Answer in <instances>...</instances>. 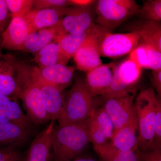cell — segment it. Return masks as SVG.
<instances>
[{
    "mask_svg": "<svg viewBox=\"0 0 161 161\" xmlns=\"http://www.w3.org/2000/svg\"><path fill=\"white\" fill-rule=\"evenodd\" d=\"M31 131L17 124L0 122V150L23 146L29 139Z\"/></svg>",
    "mask_w": 161,
    "mask_h": 161,
    "instance_id": "obj_19",
    "label": "cell"
},
{
    "mask_svg": "<svg viewBox=\"0 0 161 161\" xmlns=\"http://www.w3.org/2000/svg\"><path fill=\"white\" fill-rule=\"evenodd\" d=\"M140 36L138 32L112 33L105 32L98 39L101 56L116 58L130 54L138 46Z\"/></svg>",
    "mask_w": 161,
    "mask_h": 161,
    "instance_id": "obj_7",
    "label": "cell"
},
{
    "mask_svg": "<svg viewBox=\"0 0 161 161\" xmlns=\"http://www.w3.org/2000/svg\"><path fill=\"white\" fill-rule=\"evenodd\" d=\"M144 19L160 22L161 0H148L139 9L137 14Z\"/></svg>",
    "mask_w": 161,
    "mask_h": 161,
    "instance_id": "obj_27",
    "label": "cell"
},
{
    "mask_svg": "<svg viewBox=\"0 0 161 161\" xmlns=\"http://www.w3.org/2000/svg\"><path fill=\"white\" fill-rule=\"evenodd\" d=\"M0 161H23L17 148L7 147L0 150Z\"/></svg>",
    "mask_w": 161,
    "mask_h": 161,
    "instance_id": "obj_34",
    "label": "cell"
},
{
    "mask_svg": "<svg viewBox=\"0 0 161 161\" xmlns=\"http://www.w3.org/2000/svg\"><path fill=\"white\" fill-rule=\"evenodd\" d=\"M11 18H23L32 9L34 0H5Z\"/></svg>",
    "mask_w": 161,
    "mask_h": 161,
    "instance_id": "obj_28",
    "label": "cell"
},
{
    "mask_svg": "<svg viewBox=\"0 0 161 161\" xmlns=\"http://www.w3.org/2000/svg\"><path fill=\"white\" fill-rule=\"evenodd\" d=\"M69 5H71L69 0H34L33 7L34 9H42L63 8Z\"/></svg>",
    "mask_w": 161,
    "mask_h": 161,
    "instance_id": "obj_33",
    "label": "cell"
},
{
    "mask_svg": "<svg viewBox=\"0 0 161 161\" xmlns=\"http://www.w3.org/2000/svg\"><path fill=\"white\" fill-rule=\"evenodd\" d=\"M139 161H161V150L140 151Z\"/></svg>",
    "mask_w": 161,
    "mask_h": 161,
    "instance_id": "obj_36",
    "label": "cell"
},
{
    "mask_svg": "<svg viewBox=\"0 0 161 161\" xmlns=\"http://www.w3.org/2000/svg\"><path fill=\"white\" fill-rule=\"evenodd\" d=\"M0 122L12 123L31 131L32 125L17 102L0 94Z\"/></svg>",
    "mask_w": 161,
    "mask_h": 161,
    "instance_id": "obj_20",
    "label": "cell"
},
{
    "mask_svg": "<svg viewBox=\"0 0 161 161\" xmlns=\"http://www.w3.org/2000/svg\"><path fill=\"white\" fill-rule=\"evenodd\" d=\"M72 161H96L94 159L92 158H79L75 159Z\"/></svg>",
    "mask_w": 161,
    "mask_h": 161,
    "instance_id": "obj_39",
    "label": "cell"
},
{
    "mask_svg": "<svg viewBox=\"0 0 161 161\" xmlns=\"http://www.w3.org/2000/svg\"><path fill=\"white\" fill-rule=\"evenodd\" d=\"M33 70L40 88V97L47 114L52 121L58 120L65 104V99L62 91L44 82L38 75L37 67H33Z\"/></svg>",
    "mask_w": 161,
    "mask_h": 161,
    "instance_id": "obj_11",
    "label": "cell"
},
{
    "mask_svg": "<svg viewBox=\"0 0 161 161\" xmlns=\"http://www.w3.org/2000/svg\"><path fill=\"white\" fill-rule=\"evenodd\" d=\"M135 93L103 101V107L112 120L115 131L137 120Z\"/></svg>",
    "mask_w": 161,
    "mask_h": 161,
    "instance_id": "obj_8",
    "label": "cell"
},
{
    "mask_svg": "<svg viewBox=\"0 0 161 161\" xmlns=\"http://www.w3.org/2000/svg\"><path fill=\"white\" fill-rule=\"evenodd\" d=\"M54 122L40 132L31 144L23 161H51L52 136L54 129Z\"/></svg>",
    "mask_w": 161,
    "mask_h": 161,
    "instance_id": "obj_14",
    "label": "cell"
},
{
    "mask_svg": "<svg viewBox=\"0 0 161 161\" xmlns=\"http://www.w3.org/2000/svg\"><path fill=\"white\" fill-rule=\"evenodd\" d=\"M1 43H2V40L0 39V53H1V49H2V47H1Z\"/></svg>",
    "mask_w": 161,
    "mask_h": 161,
    "instance_id": "obj_40",
    "label": "cell"
},
{
    "mask_svg": "<svg viewBox=\"0 0 161 161\" xmlns=\"http://www.w3.org/2000/svg\"><path fill=\"white\" fill-rule=\"evenodd\" d=\"M128 58L141 69H148V54L147 48L143 44H138V46L130 53Z\"/></svg>",
    "mask_w": 161,
    "mask_h": 161,
    "instance_id": "obj_30",
    "label": "cell"
},
{
    "mask_svg": "<svg viewBox=\"0 0 161 161\" xmlns=\"http://www.w3.org/2000/svg\"><path fill=\"white\" fill-rule=\"evenodd\" d=\"M103 27L94 24L91 28L78 34H68L59 36L56 39L60 50L64 56L70 59L77 53L91 36L99 31Z\"/></svg>",
    "mask_w": 161,
    "mask_h": 161,
    "instance_id": "obj_22",
    "label": "cell"
},
{
    "mask_svg": "<svg viewBox=\"0 0 161 161\" xmlns=\"http://www.w3.org/2000/svg\"><path fill=\"white\" fill-rule=\"evenodd\" d=\"M142 69L129 58L115 65L112 83L107 92L101 96L102 100L135 93Z\"/></svg>",
    "mask_w": 161,
    "mask_h": 161,
    "instance_id": "obj_6",
    "label": "cell"
},
{
    "mask_svg": "<svg viewBox=\"0 0 161 161\" xmlns=\"http://www.w3.org/2000/svg\"><path fill=\"white\" fill-rule=\"evenodd\" d=\"M140 7L134 0H99L96 3L98 25L111 32L136 14Z\"/></svg>",
    "mask_w": 161,
    "mask_h": 161,
    "instance_id": "obj_5",
    "label": "cell"
},
{
    "mask_svg": "<svg viewBox=\"0 0 161 161\" xmlns=\"http://www.w3.org/2000/svg\"><path fill=\"white\" fill-rule=\"evenodd\" d=\"M130 32H137L140 36L139 43L147 44L161 51L160 22L144 19L131 23L128 26Z\"/></svg>",
    "mask_w": 161,
    "mask_h": 161,
    "instance_id": "obj_18",
    "label": "cell"
},
{
    "mask_svg": "<svg viewBox=\"0 0 161 161\" xmlns=\"http://www.w3.org/2000/svg\"><path fill=\"white\" fill-rule=\"evenodd\" d=\"M86 120L55 126L52 136V161H72L90 143Z\"/></svg>",
    "mask_w": 161,
    "mask_h": 161,
    "instance_id": "obj_1",
    "label": "cell"
},
{
    "mask_svg": "<svg viewBox=\"0 0 161 161\" xmlns=\"http://www.w3.org/2000/svg\"><path fill=\"white\" fill-rule=\"evenodd\" d=\"M94 97L86 86L85 80H76L68 95L62 113L59 119V126L79 123L86 120L95 109Z\"/></svg>",
    "mask_w": 161,
    "mask_h": 161,
    "instance_id": "obj_3",
    "label": "cell"
},
{
    "mask_svg": "<svg viewBox=\"0 0 161 161\" xmlns=\"http://www.w3.org/2000/svg\"><path fill=\"white\" fill-rule=\"evenodd\" d=\"M142 44L145 45L147 48L148 58V69L152 71L161 69V51L150 45Z\"/></svg>",
    "mask_w": 161,
    "mask_h": 161,
    "instance_id": "obj_32",
    "label": "cell"
},
{
    "mask_svg": "<svg viewBox=\"0 0 161 161\" xmlns=\"http://www.w3.org/2000/svg\"><path fill=\"white\" fill-rule=\"evenodd\" d=\"M159 98L152 88L141 91L136 98L135 105L138 125V149L141 152L147 151L152 145L155 128L156 108Z\"/></svg>",
    "mask_w": 161,
    "mask_h": 161,
    "instance_id": "obj_4",
    "label": "cell"
},
{
    "mask_svg": "<svg viewBox=\"0 0 161 161\" xmlns=\"http://www.w3.org/2000/svg\"><path fill=\"white\" fill-rule=\"evenodd\" d=\"M5 0H0V32L3 33L11 20Z\"/></svg>",
    "mask_w": 161,
    "mask_h": 161,
    "instance_id": "obj_35",
    "label": "cell"
},
{
    "mask_svg": "<svg viewBox=\"0 0 161 161\" xmlns=\"http://www.w3.org/2000/svg\"><path fill=\"white\" fill-rule=\"evenodd\" d=\"M95 2V1L92 0H69L71 6L80 7L91 6Z\"/></svg>",
    "mask_w": 161,
    "mask_h": 161,
    "instance_id": "obj_38",
    "label": "cell"
},
{
    "mask_svg": "<svg viewBox=\"0 0 161 161\" xmlns=\"http://www.w3.org/2000/svg\"><path fill=\"white\" fill-rule=\"evenodd\" d=\"M33 60L42 69L57 64L66 65L69 59L62 53L58 43L53 42L36 53Z\"/></svg>",
    "mask_w": 161,
    "mask_h": 161,
    "instance_id": "obj_24",
    "label": "cell"
},
{
    "mask_svg": "<svg viewBox=\"0 0 161 161\" xmlns=\"http://www.w3.org/2000/svg\"><path fill=\"white\" fill-rule=\"evenodd\" d=\"M69 9L68 7L42 9L34 8L23 18L27 23L31 34L55 25L67 14Z\"/></svg>",
    "mask_w": 161,
    "mask_h": 161,
    "instance_id": "obj_13",
    "label": "cell"
},
{
    "mask_svg": "<svg viewBox=\"0 0 161 161\" xmlns=\"http://www.w3.org/2000/svg\"><path fill=\"white\" fill-rule=\"evenodd\" d=\"M17 78L19 88V99L23 103L27 117L32 124L47 122L49 118L43 108L33 67L18 61Z\"/></svg>",
    "mask_w": 161,
    "mask_h": 161,
    "instance_id": "obj_2",
    "label": "cell"
},
{
    "mask_svg": "<svg viewBox=\"0 0 161 161\" xmlns=\"http://www.w3.org/2000/svg\"><path fill=\"white\" fill-rule=\"evenodd\" d=\"M106 31H109L103 28L91 36L75 54L74 60L78 69L87 73L103 64L98 49V39Z\"/></svg>",
    "mask_w": 161,
    "mask_h": 161,
    "instance_id": "obj_12",
    "label": "cell"
},
{
    "mask_svg": "<svg viewBox=\"0 0 161 161\" xmlns=\"http://www.w3.org/2000/svg\"><path fill=\"white\" fill-rule=\"evenodd\" d=\"M17 62L12 55L0 53V94L18 103L19 88Z\"/></svg>",
    "mask_w": 161,
    "mask_h": 161,
    "instance_id": "obj_9",
    "label": "cell"
},
{
    "mask_svg": "<svg viewBox=\"0 0 161 161\" xmlns=\"http://www.w3.org/2000/svg\"><path fill=\"white\" fill-rule=\"evenodd\" d=\"M60 20L53 26L30 34L25 40L23 50L36 53L44 47L52 43L53 40L55 42L60 33Z\"/></svg>",
    "mask_w": 161,
    "mask_h": 161,
    "instance_id": "obj_21",
    "label": "cell"
},
{
    "mask_svg": "<svg viewBox=\"0 0 161 161\" xmlns=\"http://www.w3.org/2000/svg\"><path fill=\"white\" fill-rule=\"evenodd\" d=\"M150 150H161V101L159 98L156 108L154 136Z\"/></svg>",
    "mask_w": 161,
    "mask_h": 161,
    "instance_id": "obj_31",
    "label": "cell"
},
{
    "mask_svg": "<svg viewBox=\"0 0 161 161\" xmlns=\"http://www.w3.org/2000/svg\"><path fill=\"white\" fill-rule=\"evenodd\" d=\"M37 71L39 77L44 82L63 91L71 83L75 68L57 64L42 69L37 67Z\"/></svg>",
    "mask_w": 161,
    "mask_h": 161,
    "instance_id": "obj_17",
    "label": "cell"
},
{
    "mask_svg": "<svg viewBox=\"0 0 161 161\" xmlns=\"http://www.w3.org/2000/svg\"><path fill=\"white\" fill-rule=\"evenodd\" d=\"M29 34L28 25L24 18H12L2 34V48L9 50H23L25 40Z\"/></svg>",
    "mask_w": 161,
    "mask_h": 161,
    "instance_id": "obj_15",
    "label": "cell"
},
{
    "mask_svg": "<svg viewBox=\"0 0 161 161\" xmlns=\"http://www.w3.org/2000/svg\"><path fill=\"white\" fill-rule=\"evenodd\" d=\"M91 116L108 140L110 141L115 132V128L112 120L103 108H95Z\"/></svg>",
    "mask_w": 161,
    "mask_h": 161,
    "instance_id": "obj_26",
    "label": "cell"
},
{
    "mask_svg": "<svg viewBox=\"0 0 161 161\" xmlns=\"http://www.w3.org/2000/svg\"><path fill=\"white\" fill-rule=\"evenodd\" d=\"M94 149L103 161H139V150L125 151L115 149L110 142L102 146H95Z\"/></svg>",
    "mask_w": 161,
    "mask_h": 161,
    "instance_id": "obj_25",
    "label": "cell"
},
{
    "mask_svg": "<svg viewBox=\"0 0 161 161\" xmlns=\"http://www.w3.org/2000/svg\"><path fill=\"white\" fill-rule=\"evenodd\" d=\"M114 63L102 64L86 73L85 82L93 97L103 95L112 83Z\"/></svg>",
    "mask_w": 161,
    "mask_h": 161,
    "instance_id": "obj_16",
    "label": "cell"
},
{
    "mask_svg": "<svg viewBox=\"0 0 161 161\" xmlns=\"http://www.w3.org/2000/svg\"><path fill=\"white\" fill-rule=\"evenodd\" d=\"M138 120L125 126L114 132L110 143L115 149L125 151L138 150Z\"/></svg>",
    "mask_w": 161,
    "mask_h": 161,
    "instance_id": "obj_23",
    "label": "cell"
},
{
    "mask_svg": "<svg viewBox=\"0 0 161 161\" xmlns=\"http://www.w3.org/2000/svg\"><path fill=\"white\" fill-rule=\"evenodd\" d=\"M87 123L90 142L93 144V147L102 146L108 142L103 132L98 128L91 116L88 119Z\"/></svg>",
    "mask_w": 161,
    "mask_h": 161,
    "instance_id": "obj_29",
    "label": "cell"
},
{
    "mask_svg": "<svg viewBox=\"0 0 161 161\" xmlns=\"http://www.w3.org/2000/svg\"><path fill=\"white\" fill-rule=\"evenodd\" d=\"M90 6L70 7L67 14L60 20L59 36L68 34L82 33L91 28L95 23Z\"/></svg>",
    "mask_w": 161,
    "mask_h": 161,
    "instance_id": "obj_10",
    "label": "cell"
},
{
    "mask_svg": "<svg viewBox=\"0 0 161 161\" xmlns=\"http://www.w3.org/2000/svg\"><path fill=\"white\" fill-rule=\"evenodd\" d=\"M151 81L153 87L158 94L160 98L161 96V69L152 71Z\"/></svg>",
    "mask_w": 161,
    "mask_h": 161,
    "instance_id": "obj_37",
    "label": "cell"
}]
</instances>
